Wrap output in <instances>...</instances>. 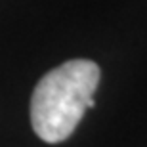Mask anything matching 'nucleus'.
<instances>
[{
	"label": "nucleus",
	"instance_id": "obj_1",
	"mask_svg": "<svg viewBox=\"0 0 147 147\" xmlns=\"http://www.w3.org/2000/svg\"><path fill=\"white\" fill-rule=\"evenodd\" d=\"M99 84V67L90 59H71L38 80L31 98V124L42 142L59 143L71 136Z\"/></svg>",
	"mask_w": 147,
	"mask_h": 147
}]
</instances>
